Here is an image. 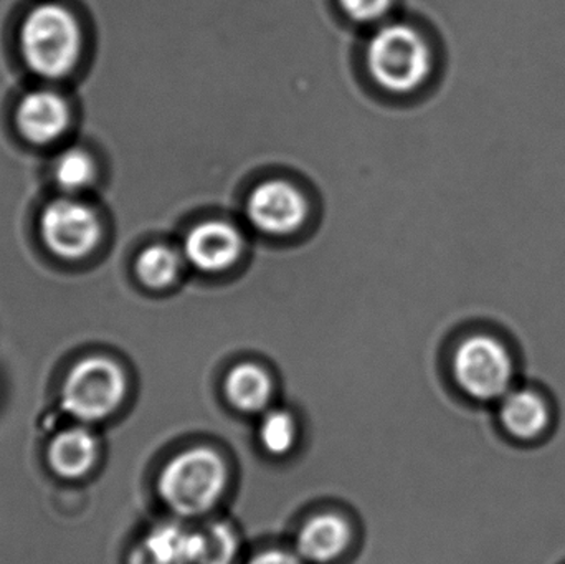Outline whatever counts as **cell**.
<instances>
[{"label": "cell", "instance_id": "ffe728a7", "mask_svg": "<svg viewBox=\"0 0 565 564\" xmlns=\"http://www.w3.org/2000/svg\"><path fill=\"white\" fill-rule=\"evenodd\" d=\"M296 553L285 552V550H267L262 552L260 555H255L247 564H302Z\"/></svg>", "mask_w": 565, "mask_h": 564}, {"label": "cell", "instance_id": "4fadbf2b", "mask_svg": "<svg viewBox=\"0 0 565 564\" xmlns=\"http://www.w3.org/2000/svg\"><path fill=\"white\" fill-rule=\"evenodd\" d=\"M201 549V532L181 523L156 526L138 552L139 564H195Z\"/></svg>", "mask_w": 565, "mask_h": 564}, {"label": "cell", "instance_id": "7c38bea8", "mask_svg": "<svg viewBox=\"0 0 565 564\" xmlns=\"http://www.w3.org/2000/svg\"><path fill=\"white\" fill-rule=\"evenodd\" d=\"M46 456L56 476L66 480L83 479L98 462V439L86 427H70L53 437Z\"/></svg>", "mask_w": 565, "mask_h": 564}, {"label": "cell", "instance_id": "5b68a950", "mask_svg": "<svg viewBox=\"0 0 565 564\" xmlns=\"http://www.w3.org/2000/svg\"><path fill=\"white\" fill-rule=\"evenodd\" d=\"M126 394L125 370L109 358L89 357L76 363L65 377L62 406L79 423H102L122 406Z\"/></svg>", "mask_w": 565, "mask_h": 564}, {"label": "cell", "instance_id": "9c48e42d", "mask_svg": "<svg viewBox=\"0 0 565 564\" xmlns=\"http://www.w3.org/2000/svg\"><path fill=\"white\" fill-rule=\"evenodd\" d=\"M72 106L55 89H32L17 106V126L35 145H50L68 131Z\"/></svg>", "mask_w": 565, "mask_h": 564}, {"label": "cell", "instance_id": "ac0fdd59", "mask_svg": "<svg viewBox=\"0 0 565 564\" xmlns=\"http://www.w3.org/2000/svg\"><path fill=\"white\" fill-rule=\"evenodd\" d=\"M201 532V549L195 564H234L238 555V539L225 522L209 523Z\"/></svg>", "mask_w": 565, "mask_h": 564}, {"label": "cell", "instance_id": "6da1fadb", "mask_svg": "<svg viewBox=\"0 0 565 564\" xmlns=\"http://www.w3.org/2000/svg\"><path fill=\"white\" fill-rule=\"evenodd\" d=\"M227 464L211 447H192L172 457L158 479V492L171 512L195 519L212 512L227 492Z\"/></svg>", "mask_w": 565, "mask_h": 564}, {"label": "cell", "instance_id": "e0dca14e", "mask_svg": "<svg viewBox=\"0 0 565 564\" xmlns=\"http://www.w3.org/2000/svg\"><path fill=\"white\" fill-rule=\"evenodd\" d=\"M258 440L270 456H288L298 443V424L282 409H268L258 426Z\"/></svg>", "mask_w": 565, "mask_h": 564}, {"label": "cell", "instance_id": "3957f363", "mask_svg": "<svg viewBox=\"0 0 565 564\" xmlns=\"http://www.w3.org/2000/svg\"><path fill=\"white\" fill-rule=\"evenodd\" d=\"M372 79L392 95H411L427 83L434 56L425 36L405 23H385L365 46Z\"/></svg>", "mask_w": 565, "mask_h": 564}, {"label": "cell", "instance_id": "277c9868", "mask_svg": "<svg viewBox=\"0 0 565 564\" xmlns=\"http://www.w3.org/2000/svg\"><path fill=\"white\" fill-rule=\"evenodd\" d=\"M451 368L461 393L477 403H500L516 386V361L508 344L494 334L465 338Z\"/></svg>", "mask_w": 565, "mask_h": 564}, {"label": "cell", "instance_id": "52a82bcc", "mask_svg": "<svg viewBox=\"0 0 565 564\" xmlns=\"http://www.w3.org/2000/svg\"><path fill=\"white\" fill-rule=\"evenodd\" d=\"M245 215L255 231L285 237L301 231L309 217L305 192L285 179H268L248 194Z\"/></svg>", "mask_w": 565, "mask_h": 564}, {"label": "cell", "instance_id": "2e32d148", "mask_svg": "<svg viewBox=\"0 0 565 564\" xmlns=\"http://www.w3.org/2000/svg\"><path fill=\"white\" fill-rule=\"evenodd\" d=\"M52 172L53 181L63 192L76 194L95 184L98 168L88 151L73 146L56 156Z\"/></svg>", "mask_w": 565, "mask_h": 564}, {"label": "cell", "instance_id": "ba28073f", "mask_svg": "<svg viewBox=\"0 0 565 564\" xmlns=\"http://www.w3.org/2000/svg\"><path fill=\"white\" fill-rule=\"evenodd\" d=\"M185 264L204 274H222L238 264L245 252L241 228L224 219L198 222L184 235Z\"/></svg>", "mask_w": 565, "mask_h": 564}, {"label": "cell", "instance_id": "7a4b0ae2", "mask_svg": "<svg viewBox=\"0 0 565 564\" xmlns=\"http://www.w3.org/2000/svg\"><path fill=\"white\" fill-rule=\"evenodd\" d=\"M20 53L33 73L56 79L70 75L83 53V32L62 3L35 7L20 26Z\"/></svg>", "mask_w": 565, "mask_h": 564}, {"label": "cell", "instance_id": "30bf717a", "mask_svg": "<svg viewBox=\"0 0 565 564\" xmlns=\"http://www.w3.org/2000/svg\"><path fill=\"white\" fill-rule=\"evenodd\" d=\"M500 423L514 439L531 443L550 430L553 409L536 387L514 386L500 401Z\"/></svg>", "mask_w": 565, "mask_h": 564}, {"label": "cell", "instance_id": "8992f818", "mask_svg": "<svg viewBox=\"0 0 565 564\" xmlns=\"http://www.w3.org/2000/svg\"><path fill=\"white\" fill-rule=\"evenodd\" d=\"M40 232L46 248L65 260H79L98 247L102 221L95 207L63 195L43 209Z\"/></svg>", "mask_w": 565, "mask_h": 564}, {"label": "cell", "instance_id": "5bb4252c", "mask_svg": "<svg viewBox=\"0 0 565 564\" xmlns=\"http://www.w3.org/2000/svg\"><path fill=\"white\" fill-rule=\"evenodd\" d=\"M228 403L245 414H264L274 400V381L267 370L255 363H242L228 371L225 380Z\"/></svg>", "mask_w": 565, "mask_h": 564}, {"label": "cell", "instance_id": "d6986e66", "mask_svg": "<svg viewBox=\"0 0 565 564\" xmlns=\"http://www.w3.org/2000/svg\"><path fill=\"white\" fill-rule=\"evenodd\" d=\"M342 12L358 23L381 22L392 9V0H339Z\"/></svg>", "mask_w": 565, "mask_h": 564}, {"label": "cell", "instance_id": "8fae6325", "mask_svg": "<svg viewBox=\"0 0 565 564\" xmlns=\"http://www.w3.org/2000/svg\"><path fill=\"white\" fill-rule=\"evenodd\" d=\"M352 542L349 523L335 513H318L296 536V555L305 563L329 564L341 558Z\"/></svg>", "mask_w": 565, "mask_h": 564}, {"label": "cell", "instance_id": "9a60e30c", "mask_svg": "<svg viewBox=\"0 0 565 564\" xmlns=\"http://www.w3.org/2000/svg\"><path fill=\"white\" fill-rule=\"evenodd\" d=\"M185 258L179 248L168 244H152L142 248L136 258V275L145 287L164 290L181 277Z\"/></svg>", "mask_w": 565, "mask_h": 564}]
</instances>
